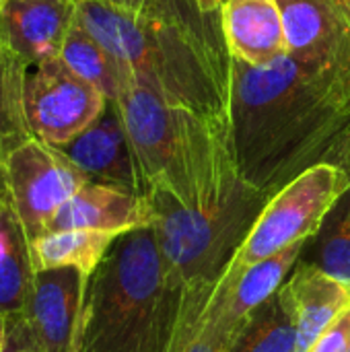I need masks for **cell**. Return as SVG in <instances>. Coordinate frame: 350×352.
Wrapping results in <instances>:
<instances>
[{
  "instance_id": "52a82bcc",
  "label": "cell",
  "mask_w": 350,
  "mask_h": 352,
  "mask_svg": "<svg viewBox=\"0 0 350 352\" xmlns=\"http://www.w3.org/2000/svg\"><path fill=\"white\" fill-rule=\"evenodd\" d=\"M2 167L14 212L29 241L47 233L60 206L91 182L58 146L35 136L14 146Z\"/></svg>"
},
{
  "instance_id": "cb8c5ba5",
  "label": "cell",
  "mask_w": 350,
  "mask_h": 352,
  "mask_svg": "<svg viewBox=\"0 0 350 352\" xmlns=\"http://www.w3.org/2000/svg\"><path fill=\"white\" fill-rule=\"evenodd\" d=\"M2 352H43L25 311L6 316V334Z\"/></svg>"
},
{
  "instance_id": "484cf974",
  "label": "cell",
  "mask_w": 350,
  "mask_h": 352,
  "mask_svg": "<svg viewBox=\"0 0 350 352\" xmlns=\"http://www.w3.org/2000/svg\"><path fill=\"white\" fill-rule=\"evenodd\" d=\"M10 192H8V186H6V177H4V167L0 163V214L2 210L10 204Z\"/></svg>"
},
{
  "instance_id": "9a60e30c",
  "label": "cell",
  "mask_w": 350,
  "mask_h": 352,
  "mask_svg": "<svg viewBox=\"0 0 350 352\" xmlns=\"http://www.w3.org/2000/svg\"><path fill=\"white\" fill-rule=\"evenodd\" d=\"M151 225L146 198L109 184L89 182L66 200L47 225L50 231L93 229L126 233Z\"/></svg>"
},
{
  "instance_id": "30bf717a",
  "label": "cell",
  "mask_w": 350,
  "mask_h": 352,
  "mask_svg": "<svg viewBox=\"0 0 350 352\" xmlns=\"http://www.w3.org/2000/svg\"><path fill=\"white\" fill-rule=\"evenodd\" d=\"M87 274L54 268L33 274L25 316L43 352H76Z\"/></svg>"
},
{
  "instance_id": "4fadbf2b",
  "label": "cell",
  "mask_w": 350,
  "mask_h": 352,
  "mask_svg": "<svg viewBox=\"0 0 350 352\" xmlns=\"http://www.w3.org/2000/svg\"><path fill=\"white\" fill-rule=\"evenodd\" d=\"M278 295L297 328L295 352L311 351L324 330L350 307L349 289L305 260L297 262Z\"/></svg>"
},
{
  "instance_id": "7c38bea8",
  "label": "cell",
  "mask_w": 350,
  "mask_h": 352,
  "mask_svg": "<svg viewBox=\"0 0 350 352\" xmlns=\"http://www.w3.org/2000/svg\"><path fill=\"white\" fill-rule=\"evenodd\" d=\"M91 182L140 194V175L118 101L107 99L101 116L78 136L58 146Z\"/></svg>"
},
{
  "instance_id": "ffe728a7",
  "label": "cell",
  "mask_w": 350,
  "mask_h": 352,
  "mask_svg": "<svg viewBox=\"0 0 350 352\" xmlns=\"http://www.w3.org/2000/svg\"><path fill=\"white\" fill-rule=\"evenodd\" d=\"M212 291H188L182 322L169 352H229L245 324H229L223 320L215 303Z\"/></svg>"
},
{
  "instance_id": "5b68a950",
  "label": "cell",
  "mask_w": 350,
  "mask_h": 352,
  "mask_svg": "<svg viewBox=\"0 0 350 352\" xmlns=\"http://www.w3.org/2000/svg\"><path fill=\"white\" fill-rule=\"evenodd\" d=\"M144 198L163 258L186 291H215L270 196L239 175L227 190L194 206L165 190H151Z\"/></svg>"
},
{
  "instance_id": "8992f818",
  "label": "cell",
  "mask_w": 350,
  "mask_h": 352,
  "mask_svg": "<svg viewBox=\"0 0 350 352\" xmlns=\"http://www.w3.org/2000/svg\"><path fill=\"white\" fill-rule=\"evenodd\" d=\"M349 188L350 171L334 163H320L299 173L268 198L229 268L243 272L293 243L311 239Z\"/></svg>"
},
{
  "instance_id": "2e32d148",
  "label": "cell",
  "mask_w": 350,
  "mask_h": 352,
  "mask_svg": "<svg viewBox=\"0 0 350 352\" xmlns=\"http://www.w3.org/2000/svg\"><path fill=\"white\" fill-rule=\"evenodd\" d=\"M303 248L305 241L293 243L283 252L248 266L243 272L227 268L210 295V301L223 320L235 326L245 324L250 314L276 295V291L285 285L287 276L301 260Z\"/></svg>"
},
{
  "instance_id": "e0dca14e",
  "label": "cell",
  "mask_w": 350,
  "mask_h": 352,
  "mask_svg": "<svg viewBox=\"0 0 350 352\" xmlns=\"http://www.w3.org/2000/svg\"><path fill=\"white\" fill-rule=\"evenodd\" d=\"M118 235L122 233L93 229H66L43 233L41 237L29 241L33 272L54 268H76L89 276L101 264Z\"/></svg>"
},
{
  "instance_id": "f546056e",
  "label": "cell",
  "mask_w": 350,
  "mask_h": 352,
  "mask_svg": "<svg viewBox=\"0 0 350 352\" xmlns=\"http://www.w3.org/2000/svg\"><path fill=\"white\" fill-rule=\"evenodd\" d=\"M105 2H111V4H120V6H124V2H126V0H105Z\"/></svg>"
},
{
  "instance_id": "7a4b0ae2",
  "label": "cell",
  "mask_w": 350,
  "mask_h": 352,
  "mask_svg": "<svg viewBox=\"0 0 350 352\" xmlns=\"http://www.w3.org/2000/svg\"><path fill=\"white\" fill-rule=\"evenodd\" d=\"M76 23L169 105L229 126L231 54L219 12L196 0H151L130 10L105 0H74Z\"/></svg>"
},
{
  "instance_id": "5bb4252c",
  "label": "cell",
  "mask_w": 350,
  "mask_h": 352,
  "mask_svg": "<svg viewBox=\"0 0 350 352\" xmlns=\"http://www.w3.org/2000/svg\"><path fill=\"white\" fill-rule=\"evenodd\" d=\"M221 27L233 60L266 68L289 54L276 0H223Z\"/></svg>"
},
{
  "instance_id": "d6986e66",
  "label": "cell",
  "mask_w": 350,
  "mask_h": 352,
  "mask_svg": "<svg viewBox=\"0 0 350 352\" xmlns=\"http://www.w3.org/2000/svg\"><path fill=\"white\" fill-rule=\"evenodd\" d=\"M33 264L29 237L14 212L12 202L0 214V314L12 316L25 311Z\"/></svg>"
},
{
  "instance_id": "4dcf8cb0",
  "label": "cell",
  "mask_w": 350,
  "mask_h": 352,
  "mask_svg": "<svg viewBox=\"0 0 350 352\" xmlns=\"http://www.w3.org/2000/svg\"><path fill=\"white\" fill-rule=\"evenodd\" d=\"M344 2H347V4H349V6H350V0H344Z\"/></svg>"
},
{
  "instance_id": "83f0119b",
  "label": "cell",
  "mask_w": 350,
  "mask_h": 352,
  "mask_svg": "<svg viewBox=\"0 0 350 352\" xmlns=\"http://www.w3.org/2000/svg\"><path fill=\"white\" fill-rule=\"evenodd\" d=\"M149 4H151V0H126V2H124V6H126V8L136 10V12H138V10H144Z\"/></svg>"
},
{
  "instance_id": "4316f807",
  "label": "cell",
  "mask_w": 350,
  "mask_h": 352,
  "mask_svg": "<svg viewBox=\"0 0 350 352\" xmlns=\"http://www.w3.org/2000/svg\"><path fill=\"white\" fill-rule=\"evenodd\" d=\"M202 12H219L223 0H196Z\"/></svg>"
},
{
  "instance_id": "1f68e13d",
  "label": "cell",
  "mask_w": 350,
  "mask_h": 352,
  "mask_svg": "<svg viewBox=\"0 0 350 352\" xmlns=\"http://www.w3.org/2000/svg\"><path fill=\"white\" fill-rule=\"evenodd\" d=\"M349 171H350V165H349Z\"/></svg>"
},
{
  "instance_id": "ba28073f",
  "label": "cell",
  "mask_w": 350,
  "mask_h": 352,
  "mask_svg": "<svg viewBox=\"0 0 350 352\" xmlns=\"http://www.w3.org/2000/svg\"><path fill=\"white\" fill-rule=\"evenodd\" d=\"M107 97L66 66L60 56L31 66L23 82V111L31 136L62 146L89 128Z\"/></svg>"
},
{
  "instance_id": "9c48e42d",
  "label": "cell",
  "mask_w": 350,
  "mask_h": 352,
  "mask_svg": "<svg viewBox=\"0 0 350 352\" xmlns=\"http://www.w3.org/2000/svg\"><path fill=\"white\" fill-rule=\"evenodd\" d=\"M74 0H0V52L23 68L60 56Z\"/></svg>"
},
{
  "instance_id": "ac0fdd59",
  "label": "cell",
  "mask_w": 350,
  "mask_h": 352,
  "mask_svg": "<svg viewBox=\"0 0 350 352\" xmlns=\"http://www.w3.org/2000/svg\"><path fill=\"white\" fill-rule=\"evenodd\" d=\"M60 58L70 70L97 87L111 101H118L128 85L136 78L124 62L113 58L93 35H89L76 23V16L64 37Z\"/></svg>"
},
{
  "instance_id": "7402d4cb",
  "label": "cell",
  "mask_w": 350,
  "mask_h": 352,
  "mask_svg": "<svg viewBox=\"0 0 350 352\" xmlns=\"http://www.w3.org/2000/svg\"><path fill=\"white\" fill-rule=\"evenodd\" d=\"M297 328L278 291L248 318L229 352H295Z\"/></svg>"
},
{
  "instance_id": "d4e9b609",
  "label": "cell",
  "mask_w": 350,
  "mask_h": 352,
  "mask_svg": "<svg viewBox=\"0 0 350 352\" xmlns=\"http://www.w3.org/2000/svg\"><path fill=\"white\" fill-rule=\"evenodd\" d=\"M309 352H350V307L324 330Z\"/></svg>"
},
{
  "instance_id": "603a6c76",
  "label": "cell",
  "mask_w": 350,
  "mask_h": 352,
  "mask_svg": "<svg viewBox=\"0 0 350 352\" xmlns=\"http://www.w3.org/2000/svg\"><path fill=\"white\" fill-rule=\"evenodd\" d=\"M27 68L0 52V163L23 140L31 138L23 111V82Z\"/></svg>"
},
{
  "instance_id": "44dd1931",
  "label": "cell",
  "mask_w": 350,
  "mask_h": 352,
  "mask_svg": "<svg viewBox=\"0 0 350 352\" xmlns=\"http://www.w3.org/2000/svg\"><path fill=\"white\" fill-rule=\"evenodd\" d=\"M301 260L322 268L350 293V188L330 208L318 233L305 241Z\"/></svg>"
},
{
  "instance_id": "8fae6325",
  "label": "cell",
  "mask_w": 350,
  "mask_h": 352,
  "mask_svg": "<svg viewBox=\"0 0 350 352\" xmlns=\"http://www.w3.org/2000/svg\"><path fill=\"white\" fill-rule=\"evenodd\" d=\"M289 54L350 68V6L344 0H276Z\"/></svg>"
},
{
  "instance_id": "3957f363",
  "label": "cell",
  "mask_w": 350,
  "mask_h": 352,
  "mask_svg": "<svg viewBox=\"0 0 350 352\" xmlns=\"http://www.w3.org/2000/svg\"><path fill=\"white\" fill-rule=\"evenodd\" d=\"M186 295L151 225L118 235L87 278L76 352H169Z\"/></svg>"
},
{
  "instance_id": "6da1fadb",
  "label": "cell",
  "mask_w": 350,
  "mask_h": 352,
  "mask_svg": "<svg viewBox=\"0 0 350 352\" xmlns=\"http://www.w3.org/2000/svg\"><path fill=\"white\" fill-rule=\"evenodd\" d=\"M229 138L239 173L268 196L299 173L350 165V68L293 54L266 68L231 58Z\"/></svg>"
},
{
  "instance_id": "f1b7e54d",
  "label": "cell",
  "mask_w": 350,
  "mask_h": 352,
  "mask_svg": "<svg viewBox=\"0 0 350 352\" xmlns=\"http://www.w3.org/2000/svg\"><path fill=\"white\" fill-rule=\"evenodd\" d=\"M4 334H6V316L0 314V352L4 346Z\"/></svg>"
},
{
  "instance_id": "277c9868",
  "label": "cell",
  "mask_w": 350,
  "mask_h": 352,
  "mask_svg": "<svg viewBox=\"0 0 350 352\" xmlns=\"http://www.w3.org/2000/svg\"><path fill=\"white\" fill-rule=\"evenodd\" d=\"M140 175V192L165 190L186 206L206 202L241 173L229 126L169 105L157 91L132 80L118 99Z\"/></svg>"
}]
</instances>
